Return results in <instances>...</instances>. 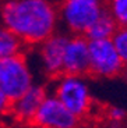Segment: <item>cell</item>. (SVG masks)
Listing matches in <instances>:
<instances>
[{
    "mask_svg": "<svg viewBox=\"0 0 127 128\" xmlns=\"http://www.w3.org/2000/svg\"><path fill=\"white\" fill-rule=\"evenodd\" d=\"M0 20L29 46L39 45L60 26L59 7L52 0H4Z\"/></svg>",
    "mask_w": 127,
    "mask_h": 128,
    "instance_id": "6da1fadb",
    "label": "cell"
},
{
    "mask_svg": "<svg viewBox=\"0 0 127 128\" xmlns=\"http://www.w3.org/2000/svg\"><path fill=\"white\" fill-rule=\"evenodd\" d=\"M52 93L80 120L87 117L92 109V93L85 75L60 74L53 78Z\"/></svg>",
    "mask_w": 127,
    "mask_h": 128,
    "instance_id": "7a4b0ae2",
    "label": "cell"
},
{
    "mask_svg": "<svg viewBox=\"0 0 127 128\" xmlns=\"http://www.w3.org/2000/svg\"><path fill=\"white\" fill-rule=\"evenodd\" d=\"M60 26L66 34L84 35L91 24L106 10L105 0H61L59 4Z\"/></svg>",
    "mask_w": 127,
    "mask_h": 128,
    "instance_id": "3957f363",
    "label": "cell"
},
{
    "mask_svg": "<svg viewBox=\"0 0 127 128\" xmlns=\"http://www.w3.org/2000/svg\"><path fill=\"white\" fill-rule=\"evenodd\" d=\"M35 84V74L28 56L20 53L0 60V89L10 102Z\"/></svg>",
    "mask_w": 127,
    "mask_h": 128,
    "instance_id": "277c9868",
    "label": "cell"
},
{
    "mask_svg": "<svg viewBox=\"0 0 127 128\" xmlns=\"http://www.w3.org/2000/svg\"><path fill=\"white\" fill-rule=\"evenodd\" d=\"M89 40V39H88ZM89 68L88 74L101 80H110L123 74L124 63L112 39H94L88 43Z\"/></svg>",
    "mask_w": 127,
    "mask_h": 128,
    "instance_id": "5b68a950",
    "label": "cell"
},
{
    "mask_svg": "<svg viewBox=\"0 0 127 128\" xmlns=\"http://www.w3.org/2000/svg\"><path fill=\"white\" fill-rule=\"evenodd\" d=\"M31 124L36 128H78L80 118L74 116L53 93L48 92Z\"/></svg>",
    "mask_w": 127,
    "mask_h": 128,
    "instance_id": "8992f818",
    "label": "cell"
},
{
    "mask_svg": "<svg viewBox=\"0 0 127 128\" xmlns=\"http://www.w3.org/2000/svg\"><path fill=\"white\" fill-rule=\"evenodd\" d=\"M66 32H59L50 35L48 39L41 42L36 50L38 67L46 78L53 80L63 74V56L64 45L67 40Z\"/></svg>",
    "mask_w": 127,
    "mask_h": 128,
    "instance_id": "52a82bcc",
    "label": "cell"
},
{
    "mask_svg": "<svg viewBox=\"0 0 127 128\" xmlns=\"http://www.w3.org/2000/svg\"><path fill=\"white\" fill-rule=\"evenodd\" d=\"M88 38L85 35L69 34L64 45L63 72L74 75H87L89 68Z\"/></svg>",
    "mask_w": 127,
    "mask_h": 128,
    "instance_id": "ba28073f",
    "label": "cell"
},
{
    "mask_svg": "<svg viewBox=\"0 0 127 128\" xmlns=\"http://www.w3.org/2000/svg\"><path fill=\"white\" fill-rule=\"evenodd\" d=\"M48 95V89L42 84H34L27 92H24L21 96L14 99L10 103V110L14 120L22 124H28L32 121L38 107L41 106L42 100Z\"/></svg>",
    "mask_w": 127,
    "mask_h": 128,
    "instance_id": "9c48e42d",
    "label": "cell"
},
{
    "mask_svg": "<svg viewBox=\"0 0 127 128\" xmlns=\"http://www.w3.org/2000/svg\"><path fill=\"white\" fill-rule=\"evenodd\" d=\"M119 24L116 22V20L112 17V14L109 13L108 10H105L98 18L91 24L87 32L84 35L89 39H112V36L114 35V32L117 29Z\"/></svg>",
    "mask_w": 127,
    "mask_h": 128,
    "instance_id": "30bf717a",
    "label": "cell"
},
{
    "mask_svg": "<svg viewBox=\"0 0 127 128\" xmlns=\"http://www.w3.org/2000/svg\"><path fill=\"white\" fill-rule=\"evenodd\" d=\"M25 43L6 25L0 24V60L24 53Z\"/></svg>",
    "mask_w": 127,
    "mask_h": 128,
    "instance_id": "8fae6325",
    "label": "cell"
},
{
    "mask_svg": "<svg viewBox=\"0 0 127 128\" xmlns=\"http://www.w3.org/2000/svg\"><path fill=\"white\" fill-rule=\"evenodd\" d=\"M106 10L119 25H127V0H105Z\"/></svg>",
    "mask_w": 127,
    "mask_h": 128,
    "instance_id": "7c38bea8",
    "label": "cell"
},
{
    "mask_svg": "<svg viewBox=\"0 0 127 128\" xmlns=\"http://www.w3.org/2000/svg\"><path fill=\"white\" fill-rule=\"evenodd\" d=\"M112 40L117 49L121 61L127 67V25H119L114 35L112 36Z\"/></svg>",
    "mask_w": 127,
    "mask_h": 128,
    "instance_id": "4fadbf2b",
    "label": "cell"
},
{
    "mask_svg": "<svg viewBox=\"0 0 127 128\" xmlns=\"http://www.w3.org/2000/svg\"><path fill=\"white\" fill-rule=\"evenodd\" d=\"M108 117L113 124H119V122H121V121L126 120L127 112L123 109V107H120V106H112V107H109V110H108Z\"/></svg>",
    "mask_w": 127,
    "mask_h": 128,
    "instance_id": "5bb4252c",
    "label": "cell"
},
{
    "mask_svg": "<svg viewBox=\"0 0 127 128\" xmlns=\"http://www.w3.org/2000/svg\"><path fill=\"white\" fill-rule=\"evenodd\" d=\"M10 103H11V102L7 99V96L2 92V89H0V116H4V114L9 113Z\"/></svg>",
    "mask_w": 127,
    "mask_h": 128,
    "instance_id": "9a60e30c",
    "label": "cell"
},
{
    "mask_svg": "<svg viewBox=\"0 0 127 128\" xmlns=\"http://www.w3.org/2000/svg\"><path fill=\"white\" fill-rule=\"evenodd\" d=\"M123 77H124V81H126V84H127V67L124 68V71H123Z\"/></svg>",
    "mask_w": 127,
    "mask_h": 128,
    "instance_id": "2e32d148",
    "label": "cell"
}]
</instances>
